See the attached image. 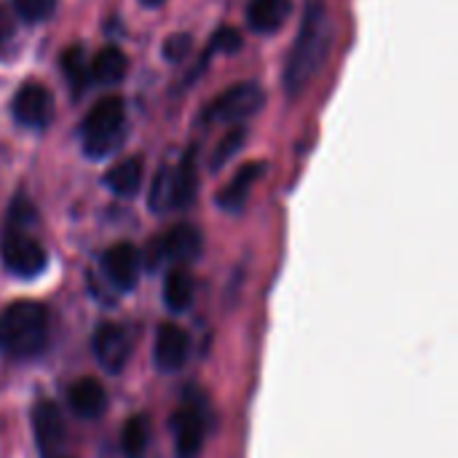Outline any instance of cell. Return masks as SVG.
<instances>
[{"label":"cell","instance_id":"obj_1","mask_svg":"<svg viewBox=\"0 0 458 458\" xmlns=\"http://www.w3.org/2000/svg\"><path fill=\"white\" fill-rule=\"evenodd\" d=\"M333 46V24L330 13L322 0H309L301 30L295 35V43L284 59V89L287 94H298L301 89L309 86V81L322 70L327 54Z\"/></svg>","mask_w":458,"mask_h":458},{"label":"cell","instance_id":"obj_2","mask_svg":"<svg viewBox=\"0 0 458 458\" xmlns=\"http://www.w3.org/2000/svg\"><path fill=\"white\" fill-rule=\"evenodd\" d=\"M0 344L13 360H32L48 344V314L35 301H16L0 317Z\"/></svg>","mask_w":458,"mask_h":458},{"label":"cell","instance_id":"obj_3","mask_svg":"<svg viewBox=\"0 0 458 458\" xmlns=\"http://www.w3.org/2000/svg\"><path fill=\"white\" fill-rule=\"evenodd\" d=\"M123 129H126V105L121 97H105L99 99L89 115L81 123V142H83V153L89 158H105L110 156L121 140H123Z\"/></svg>","mask_w":458,"mask_h":458},{"label":"cell","instance_id":"obj_4","mask_svg":"<svg viewBox=\"0 0 458 458\" xmlns=\"http://www.w3.org/2000/svg\"><path fill=\"white\" fill-rule=\"evenodd\" d=\"M207 435V411L204 397L196 389H188L182 397V405L172 413V440H174V456L199 458L204 448Z\"/></svg>","mask_w":458,"mask_h":458},{"label":"cell","instance_id":"obj_5","mask_svg":"<svg viewBox=\"0 0 458 458\" xmlns=\"http://www.w3.org/2000/svg\"><path fill=\"white\" fill-rule=\"evenodd\" d=\"M266 102V94L258 83H233L231 89H225L223 94H217L201 121L204 123H242L250 115H255Z\"/></svg>","mask_w":458,"mask_h":458},{"label":"cell","instance_id":"obj_6","mask_svg":"<svg viewBox=\"0 0 458 458\" xmlns=\"http://www.w3.org/2000/svg\"><path fill=\"white\" fill-rule=\"evenodd\" d=\"M204 239L201 231L191 223H180L174 228H169L161 239H153L148 247V268L156 271L161 263L172 260V263H193L201 255Z\"/></svg>","mask_w":458,"mask_h":458},{"label":"cell","instance_id":"obj_7","mask_svg":"<svg viewBox=\"0 0 458 458\" xmlns=\"http://www.w3.org/2000/svg\"><path fill=\"white\" fill-rule=\"evenodd\" d=\"M0 258H3V266L19 279H35L48 266V255L43 244L27 236L24 231H13V228L0 242Z\"/></svg>","mask_w":458,"mask_h":458},{"label":"cell","instance_id":"obj_8","mask_svg":"<svg viewBox=\"0 0 458 458\" xmlns=\"http://www.w3.org/2000/svg\"><path fill=\"white\" fill-rule=\"evenodd\" d=\"M91 349H94V357L99 360V365L107 370V373H121L123 365L129 362L131 357V349H134V338L129 333L126 325H118V322H102L91 338Z\"/></svg>","mask_w":458,"mask_h":458},{"label":"cell","instance_id":"obj_9","mask_svg":"<svg viewBox=\"0 0 458 458\" xmlns=\"http://www.w3.org/2000/svg\"><path fill=\"white\" fill-rule=\"evenodd\" d=\"M142 255L134 244L118 242L105 250L102 255V274L118 293H131L140 282Z\"/></svg>","mask_w":458,"mask_h":458},{"label":"cell","instance_id":"obj_10","mask_svg":"<svg viewBox=\"0 0 458 458\" xmlns=\"http://www.w3.org/2000/svg\"><path fill=\"white\" fill-rule=\"evenodd\" d=\"M54 102H51V94L43 83L38 81H27L19 86V91L13 94V102H11V113L13 118L27 126V129H43L48 121H51V110Z\"/></svg>","mask_w":458,"mask_h":458},{"label":"cell","instance_id":"obj_11","mask_svg":"<svg viewBox=\"0 0 458 458\" xmlns=\"http://www.w3.org/2000/svg\"><path fill=\"white\" fill-rule=\"evenodd\" d=\"M191 352V338L182 327L166 322L158 327L156 333V344H153V362L161 373H177Z\"/></svg>","mask_w":458,"mask_h":458},{"label":"cell","instance_id":"obj_12","mask_svg":"<svg viewBox=\"0 0 458 458\" xmlns=\"http://www.w3.org/2000/svg\"><path fill=\"white\" fill-rule=\"evenodd\" d=\"M32 429H35V443L38 451L46 458H51L64 443V419L62 411L54 403H38L32 411Z\"/></svg>","mask_w":458,"mask_h":458},{"label":"cell","instance_id":"obj_13","mask_svg":"<svg viewBox=\"0 0 458 458\" xmlns=\"http://www.w3.org/2000/svg\"><path fill=\"white\" fill-rule=\"evenodd\" d=\"M263 169H266L263 161H250V164H244V166L231 177V182H228L225 188H220V193H217V207L225 209V212H231V215H239V212L244 209L247 199H250L252 185L260 180Z\"/></svg>","mask_w":458,"mask_h":458},{"label":"cell","instance_id":"obj_14","mask_svg":"<svg viewBox=\"0 0 458 458\" xmlns=\"http://www.w3.org/2000/svg\"><path fill=\"white\" fill-rule=\"evenodd\" d=\"M67 403L81 419H99L107 408L105 386L97 378H81L67 389Z\"/></svg>","mask_w":458,"mask_h":458},{"label":"cell","instance_id":"obj_15","mask_svg":"<svg viewBox=\"0 0 458 458\" xmlns=\"http://www.w3.org/2000/svg\"><path fill=\"white\" fill-rule=\"evenodd\" d=\"M293 11V0H250L247 5V24L255 32H276Z\"/></svg>","mask_w":458,"mask_h":458},{"label":"cell","instance_id":"obj_16","mask_svg":"<svg viewBox=\"0 0 458 458\" xmlns=\"http://www.w3.org/2000/svg\"><path fill=\"white\" fill-rule=\"evenodd\" d=\"M126 54L115 46H107L102 51L94 54V59H89V81L97 86H113L126 75Z\"/></svg>","mask_w":458,"mask_h":458},{"label":"cell","instance_id":"obj_17","mask_svg":"<svg viewBox=\"0 0 458 458\" xmlns=\"http://www.w3.org/2000/svg\"><path fill=\"white\" fill-rule=\"evenodd\" d=\"M142 156H126L118 164H113L105 174V185L115 193V196H134L142 185Z\"/></svg>","mask_w":458,"mask_h":458},{"label":"cell","instance_id":"obj_18","mask_svg":"<svg viewBox=\"0 0 458 458\" xmlns=\"http://www.w3.org/2000/svg\"><path fill=\"white\" fill-rule=\"evenodd\" d=\"M172 188H174V209H185L193 204L199 191V174H196V153L188 150L174 166H172Z\"/></svg>","mask_w":458,"mask_h":458},{"label":"cell","instance_id":"obj_19","mask_svg":"<svg viewBox=\"0 0 458 458\" xmlns=\"http://www.w3.org/2000/svg\"><path fill=\"white\" fill-rule=\"evenodd\" d=\"M193 295H196V282L191 271L182 266L172 268L164 279V303L169 306V311H177V314L185 311L193 303Z\"/></svg>","mask_w":458,"mask_h":458},{"label":"cell","instance_id":"obj_20","mask_svg":"<svg viewBox=\"0 0 458 458\" xmlns=\"http://www.w3.org/2000/svg\"><path fill=\"white\" fill-rule=\"evenodd\" d=\"M150 443V424L145 416H131L121 432V448L126 458H142Z\"/></svg>","mask_w":458,"mask_h":458},{"label":"cell","instance_id":"obj_21","mask_svg":"<svg viewBox=\"0 0 458 458\" xmlns=\"http://www.w3.org/2000/svg\"><path fill=\"white\" fill-rule=\"evenodd\" d=\"M62 72L70 83V91L81 94L89 83V59H86V51L81 46H70L64 54H62Z\"/></svg>","mask_w":458,"mask_h":458},{"label":"cell","instance_id":"obj_22","mask_svg":"<svg viewBox=\"0 0 458 458\" xmlns=\"http://www.w3.org/2000/svg\"><path fill=\"white\" fill-rule=\"evenodd\" d=\"M244 142H247V129H244L242 123H233V126L223 134V140L217 142V148H215V153H212V169L217 172L220 166H225V164L244 148Z\"/></svg>","mask_w":458,"mask_h":458},{"label":"cell","instance_id":"obj_23","mask_svg":"<svg viewBox=\"0 0 458 458\" xmlns=\"http://www.w3.org/2000/svg\"><path fill=\"white\" fill-rule=\"evenodd\" d=\"M239 48H242V35H239V30L223 27V30H217V32L212 35L209 48H207V54H204V59H201L199 64H201V70H204V62H207L212 54H236Z\"/></svg>","mask_w":458,"mask_h":458},{"label":"cell","instance_id":"obj_24","mask_svg":"<svg viewBox=\"0 0 458 458\" xmlns=\"http://www.w3.org/2000/svg\"><path fill=\"white\" fill-rule=\"evenodd\" d=\"M13 8H16V13H19L24 21L40 24V21H46V19L54 13L56 0H13Z\"/></svg>","mask_w":458,"mask_h":458},{"label":"cell","instance_id":"obj_25","mask_svg":"<svg viewBox=\"0 0 458 458\" xmlns=\"http://www.w3.org/2000/svg\"><path fill=\"white\" fill-rule=\"evenodd\" d=\"M188 51H191V35H185V32L182 35H169L166 43H164V56L169 62H182Z\"/></svg>","mask_w":458,"mask_h":458},{"label":"cell","instance_id":"obj_26","mask_svg":"<svg viewBox=\"0 0 458 458\" xmlns=\"http://www.w3.org/2000/svg\"><path fill=\"white\" fill-rule=\"evenodd\" d=\"M30 220H32V204L24 201V199H16V201L11 204V209H8V223H11V228H13V231H21Z\"/></svg>","mask_w":458,"mask_h":458},{"label":"cell","instance_id":"obj_27","mask_svg":"<svg viewBox=\"0 0 458 458\" xmlns=\"http://www.w3.org/2000/svg\"><path fill=\"white\" fill-rule=\"evenodd\" d=\"M140 3H142L145 8H158V5H164L166 0H140Z\"/></svg>","mask_w":458,"mask_h":458}]
</instances>
